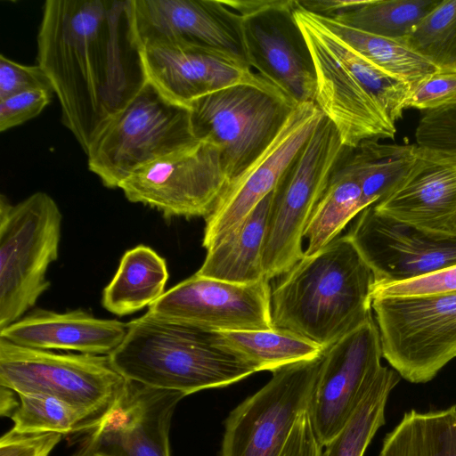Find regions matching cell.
Instances as JSON below:
<instances>
[{
  "label": "cell",
  "mask_w": 456,
  "mask_h": 456,
  "mask_svg": "<svg viewBox=\"0 0 456 456\" xmlns=\"http://www.w3.org/2000/svg\"><path fill=\"white\" fill-rule=\"evenodd\" d=\"M383 358L411 383H426L456 358V293L373 297Z\"/></svg>",
  "instance_id": "9c48e42d"
},
{
  "label": "cell",
  "mask_w": 456,
  "mask_h": 456,
  "mask_svg": "<svg viewBox=\"0 0 456 456\" xmlns=\"http://www.w3.org/2000/svg\"><path fill=\"white\" fill-rule=\"evenodd\" d=\"M456 102V70L440 69L415 86L406 108L429 111Z\"/></svg>",
  "instance_id": "d590c367"
},
{
  "label": "cell",
  "mask_w": 456,
  "mask_h": 456,
  "mask_svg": "<svg viewBox=\"0 0 456 456\" xmlns=\"http://www.w3.org/2000/svg\"><path fill=\"white\" fill-rule=\"evenodd\" d=\"M456 293V264L415 279L374 283L373 297H409Z\"/></svg>",
  "instance_id": "836d02e7"
},
{
  "label": "cell",
  "mask_w": 456,
  "mask_h": 456,
  "mask_svg": "<svg viewBox=\"0 0 456 456\" xmlns=\"http://www.w3.org/2000/svg\"><path fill=\"white\" fill-rule=\"evenodd\" d=\"M417 145L456 152V102L426 111L415 132Z\"/></svg>",
  "instance_id": "e575fe53"
},
{
  "label": "cell",
  "mask_w": 456,
  "mask_h": 456,
  "mask_svg": "<svg viewBox=\"0 0 456 456\" xmlns=\"http://www.w3.org/2000/svg\"><path fill=\"white\" fill-rule=\"evenodd\" d=\"M379 456H456V405L406 412L386 436Z\"/></svg>",
  "instance_id": "484cf974"
},
{
  "label": "cell",
  "mask_w": 456,
  "mask_h": 456,
  "mask_svg": "<svg viewBox=\"0 0 456 456\" xmlns=\"http://www.w3.org/2000/svg\"><path fill=\"white\" fill-rule=\"evenodd\" d=\"M37 42L61 122L86 153L147 83L131 0H47Z\"/></svg>",
  "instance_id": "6da1fadb"
},
{
  "label": "cell",
  "mask_w": 456,
  "mask_h": 456,
  "mask_svg": "<svg viewBox=\"0 0 456 456\" xmlns=\"http://www.w3.org/2000/svg\"><path fill=\"white\" fill-rule=\"evenodd\" d=\"M322 451L308 412L305 411L297 418L280 456H321Z\"/></svg>",
  "instance_id": "ab89813d"
},
{
  "label": "cell",
  "mask_w": 456,
  "mask_h": 456,
  "mask_svg": "<svg viewBox=\"0 0 456 456\" xmlns=\"http://www.w3.org/2000/svg\"><path fill=\"white\" fill-rule=\"evenodd\" d=\"M346 148L325 116L273 191L262 250L269 281L282 276L304 256V232Z\"/></svg>",
  "instance_id": "ba28073f"
},
{
  "label": "cell",
  "mask_w": 456,
  "mask_h": 456,
  "mask_svg": "<svg viewBox=\"0 0 456 456\" xmlns=\"http://www.w3.org/2000/svg\"><path fill=\"white\" fill-rule=\"evenodd\" d=\"M168 279L166 260L155 250L138 245L125 252L118 270L102 292V306L123 316L150 306L164 293Z\"/></svg>",
  "instance_id": "cb8c5ba5"
},
{
  "label": "cell",
  "mask_w": 456,
  "mask_h": 456,
  "mask_svg": "<svg viewBox=\"0 0 456 456\" xmlns=\"http://www.w3.org/2000/svg\"><path fill=\"white\" fill-rule=\"evenodd\" d=\"M323 354L272 371L261 389L236 406L224 422L220 456H280L297 418L308 411Z\"/></svg>",
  "instance_id": "7c38bea8"
},
{
  "label": "cell",
  "mask_w": 456,
  "mask_h": 456,
  "mask_svg": "<svg viewBox=\"0 0 456 456\" xmlns=\"http://www.w3.org/2000/svg\"><path fill=\"white\" fill-rule=\"evenodd\" d=\"M240 16L245 59L295 104L314 102L316 77L295 18L297 0H224Z\"/></svg>",
  "instance_id": "8fae6325"
},
{
  "label": "cell",
  "mask_w": 456,
  "mask_h": 456,
  "mask_svg": "<svg viewBox=\"0 0 456 456\" xmlns=\"http://www.w3.org/2000/svg\"><path fill=\"white\" fill-rule=\"evenodd\" d=\"M195 140L189 108L147 81L93 141L87 165L105 187L116 189L141 167Z\"/></svg>",
  "instance_id": "52a82bcc"
},
{
  "label": "cell",
  "mask_w": 456,
  "mask_h": 456,
  "mask_svg": "<svg viewBox=\"0 0 456 456\" xmlns=\"http://www.w3.org/2000/svg\"><path fill=\"white\" fill-rule=\"evenodd\" d=\"M373 205L398 221L456 235V152L416 144L415 159L404 179Z\"/></svg>",
  "instance_id": "44dd1931"
},
{
  "label": "cell",
  "mask_w": 456,
  "mask_h": 456,
  "mask_svg": "<svg viewBox=\"0 0 456 456\" xmlns=\"http://www.w3.org/2000/svg\"><path fill=\"white\" fill-rule=\"evenodd\" d=\"M226 185L219 149L195 140L141 167L118 188L165 218H206Z\"/></svg>",
  "instance_id": "4fadbf2b"
},
{
  "label": "cell",
  "mask_w": 456,
  "mask_h": 456,
  "mask_svg": "<svg viewBox=\"0 0 456 456\" xmlns=\"http://www.w3.org/2000/svg\"><path fill=\"white\" fill-rule=\"evenodd\" d=\"M266 278L232 283L197 273L166 291L148 311L219 331L274 328L271 287Z\"/></svg>",
  "instance_id": "e0dca14e"
},
{
  "label": "cell",
  "mask_w": 456,
  "mask_h": 456,
  "mask_svg": "<svg viewBox=\"0 0 456 456\" xmlns=\"http://www.w3.org/2000/svg\"><path fill=\"white\" fill-rule=\"evenodd\" d=\"M346 235L370 267L374 283L404 281L456 264V235L398 221L374 205L360 212Z\"/></svg>",
  "instance_id": "9a60e30c"
},
{
  "label": "cell",
  "mask_w": 456,
  "mask_h": 456,
  "mask_svg": "<svg viewBox=\"0 0 456 456\" xmlns=\"http://www.w3.org/2000/svg\"><path fill=\"white\" fill-rule=\"evenodd\" d=\"M62 215L37 191L12 205L0 197V330L22 318L49 289L46 273L58 259Z\"/></svg>",
  "instance_id": "5b68a950"
},
{
  "label": "cell",
  "mask_w": 456,
  "mask_h": 456,
  "mask_svg": "<svg viewBox=\"0 0 456 456\" xmlns=\"http://www.w3.org/2000/svg\"><path fill=\"white\" fill-rule=\"evenodd\" d=\"M382 357L373 314L325 350L307 411L322 446L345 426L383 367Z\"/></svg>",
  "instance_id": "5bb4252c"
},
{
  "label": "cell",
  "mask_w": 456,
  "mask_h": 456,
  "mask_svg": "<svg viewBox=\"0 0 456 456\" xmlns=\"http://www.w3.org/2000/svg\"><path fill=\"white\" fill-rule=\"evenodd\" d=\"M109 354L55 353L0 338V386L15 394H45L66 402L87 419L92 431L127 385Z\"/></svg>",
  "instance_id": "8992f818"
},
{
  "label": "cell",
  "mask_w": 456,
  "mask_h": 456,
  "mask_svg": "<svg viewBox=\"0 0 456 456\" xmlns=\"http://www.w3.org/2000/svg\"><path fill=\"white\" fill-rule=\"evenodd\" d=\"M109 355L126 379L184 395L229 386L257 372L224 346L219 330L149 311L127 323L124 340Z\"/></svg>",
  "instance_id": "277c9868"
},
{
  "label": "cell",
  "mask_w": 456,
  "mask_h": 456,
  "mask_svg": "<svg viewBox=\"0 0 456 456\" xmlns=\"http://www.w3.org/2000/svg\"><path fill=\"white\" fill-rule=\"evenodd\" d=\"M364 1L365 0H298V4L310 12L332 18L340 12L362 5Z\"/></svg>",
  "instance_id": "60d3db41"
},
{
  "label": "cell",
  "mask_w": 456,
  "mask_h": 456,
  "mask_svg": "<svg viewBox=\"0 0 456 456\" xmlns=\"http://www.w3.org/2000/svg\"><path fill=\"white\" fill-rule=\"evenodd\" d=\"M440 2L441 0H365L362 5L340 12L332 19L370 34L402 39Z\"/></svg>",
  "instance_id": "4dcf8cb0"
},
{
  "label": "cell",
  "mask_w": 456,
  "mask_h": 456,
  "mask_svg": "<svg viewBox=\"0 0 456 456\" xmlns=\"http://www.w3.org/2000/svg\"><path fill=\"white\" fill-rule=\"evenodd\" d=\"M326 27L373 64L409 84L412 89L440 70L400 39L370 34L321 16Z\"/></svg>",
  "instance_id": "f1b7e54d"
},
{
  "label": "cell",
  "mask_w": 456,
  "mask_h": 456,
  "mask_svg": "<svg viewBox=\"0 0 456 456\" xmlns=\"http://www.w3.org/2000/svg\"><path fill=\"white\" fill-rule=\"evenodd\" d=\"M374 277L346 234L282 275L271 294L275 328L324 350L372 314Z\"/></svg>",
  "instance_id": "3957f363"
},
{
  "label": "cell",
  "mask_w": 456,
  "mask_h": 456,
  "mask_svg": "<svg viewBox=\"0 0 456 456\" xmlns=\"http://www.w3.org/2000/svg\"><path fill=\"white\" fill-rule=\"evenodd\" d=\"M400 40L440 69L456 70V0H441Z\"/></svg>",
  "instance_id": "d6a6232c"
},
{
  "label": "cell",
  "mask_w": 456,
  "mask_h": 456,
  "mask_svg": "<svg viewBox=\"0 0 456 456\" xmlns=\"http://www.w3.org/2000/svg\"><path fill=\"white\" fill-rule=\"evenodd\" d=\"M400 375L383 366L365 391L341 430L324 446L321 456H363L369 444L385 424V408Z\"/></svg>",
  "instance_id": "f546056e"
},
{
  "label": "cell",
  "mask_w": 456,
  "mask_h": 456,
  "mask_svg": "<svg viewBox=\"0 0 456 456\" xmlns=\"http://www.w3.org/2000/svg\"><path fill=\"white\" fill-rule=\"evenodd\" d=\"M365 208L360 183L338 166L305 229L307 246L304 255L312 256L322 249Z\"/></svg>",
  "instance_id": "83f0119b"
},
{
  "label": "cell",
  "mask_w": 456,
  "mask_h": 456,
  "mask_svg": "<svg viewBox=\"0 0 456 456\" xmlns=\"http://www.w3.org/2000/svg\"><path fill=\"white\" fill-rule=\"evenodd\" d=\"M19 401L8 415L12 430L20 434L92 431L87 419L75 407L45 394H17Z\"/></svg>",
  "instance_id": "1f68e13d"
},
{
  "label": "cell",
  "mask_w": 456,
  "mask_h": 456,
  "mask_svg": "<svg viewBox=\"0 0 456 456\" xmlns=\"http://www.w3.org/2000/svg\"><path fill=\"white\" fill-rule=\"evenodd\" d=\"M35 89L53 90L44 69L38 65H25L0 55V100Z\"/></svg>",
  "instance_id": "8d00e7d4"
},
{
  "label": "cell",
  "mask_w": 456,
  "mask_h": 456,
  "mask_svg": "<svg viewBox=\"0 0 456 456\" xmlns=\"http://www.w3.org/2000/svg\"><path fill=\"white\" fill-rule=\"evenodd\" d=\"M323 116L315 102L296 105L270 145L227 183L205 218L202 246L207 250L229 235L276 188Z\"/></svg>",
  "instance_id": "2e32d148"
},
{
  "label": "cell",
  "mask_w": 456,
  "mask_h": 456,
  "mask_svg": "<svg viewBox=\"0 0 456 456\" xmlns=\"http://www.w3.org/2000/svg\"><path fill=\"white\" fill-rule=\"evenodd\" d=\"M416 144L365 141L347 149L338 167L360 183L367 207L389 196L402 183L415 159Z\"/></svg>",
  "instance_id": "d4e9b609"
},
{
  "label": "cell",
  "mask_w": 456,
  "mask_h": 456,
  "mask_svg": "<svg viewBox=\"0 0 456 456\" xmlns=\"http://www.w3.org/2000/svg\"><path fill=\"white\" fill-rule=\"evenodd\" d=\"M296 105L285 95L237 85L195 100L189 110L194 137L219 149L228 183L270 145Z\"/></svg>",
  "instance_id": "30bf717a"
},
{
  "label": "cell",
  "mask_w": 456,
  "mask_h": 456,
  "mask_svg": "<svg viewBox=\"0 0 456 456\" xmlns=\"http://www.w3.org/2000/svg\"><path fill=\"white\" fill-rule=\"evenodd\" d=\"M273 191L229 235L207 250L197 274L239 284L265 278L262 250Z\"/></svg>",
  "instance_id": "603a6c76"
},
{
  "label": "cell",
  "mask_w": 456,
  "mask_h": 456,
  "mask_svg": "<svg viewBox=\"0 0 456 456\" xmlns=\"http://www.w3.org/2000/svg\"><path fill=\"white\" fill-rule=\"evenodd\" d=\"M224 346L244 358L257 371L322 356L325 350L306 338L280 328L219 331Z\"/></svg>",
  "instance_id": "4316f807"
},
{
  "label": "cell",
  "mask_w": 456,
  "mask_h": 456,
  "mask_svg": "<svg viewBox=\"0 0 456 456\" xmlns=\"http://www.w3.org/2000/svg\"><path fill=\"white\" fill-rule=\"evenodd\" d=\"M142 58L147 81L169 100L188 108L199 98L237 85L285 95L253 71L245 59L224 50L148 47L142 50Z\"/></svg>",
  "instance_id": "ffe728a7"
},
{
  "label": "cell",
  "mask_w": 456,
  "mask_h": 456,
  "mask_svg": "<svg viewBox=\"0 0 456 456\" xmlns=\"http://www.w3.org/2000/svg\"><path fill=\"white\" fill-rule=\"evenodd\" d=\"M131 14L142 50L202 46L245 59L240 16L224 0H131Z\"/></svg>",
  "instance_id": "ac0fdd59"
},
{
  "label": "cell",
  "mask_w": 456,
  "mask_h": 456,
  "mask_svg": "<svg viewBox=\"0 0 456 456\" xmlns=\"http://www.w3.org/2000/svg\"><path fill=\"white\" fill-rule=\"evenodd\" d=\"M184 396L128 380L77 456H170L171 419Z\"/></svg>",
  "instance_id": "d6986e66"
},
{
  "label": "cell",
  "mask_w": 456,
  "mask_h": 456,
  "mask_svg": "<svg viewBox=\"0 0 456 456\" xmlns=\"http://www.w3.org/2000/svg\"><path fill=\"white\" fill-rule=\"evenodd\" d=\"M62 436L56 432L20 434L11 429L0 439V456H48Z\"/></svg>",
  "instance_id": "f35d334b"
},
{
  "label": "cell",
  "mask_w": 456,
  "mask_h": 456,
  "mask_svg": "<svg viewBox=\"0 0 456 456\" xmlns=\"http://www.w3.org/2000/svg\"><path fill=\"white\" fill-rule=\"evenodd\" d=\"M295 18L314 61V102L343 145L354 149L365 141L393 139L412 87L354 51L298 0Z\"/></svg>",
  "instance_id": "7a4b0ae2"
},
{
  "label": "cell",
  "mask_w": 456,
  "mask_h": 456,
  "mask_svg": "<svg viewBox=\"0 0 456 456\" xmlns=\"http://www.w3.org/2000/svg\"><path fill=\"white\" fill-rule=\"evenodd\" d=\"M53 92L35 89L0 100V131L20 126L38 116L51 102Z\"/></svg>",
  "instance_id": "74e56055"
},
{
  "label": "cell",
  "mask_w": 456,
  "mask_h": 456,
  "mask_svg": "<svg viewBox=\"0 0 456 456\" xmlns=\"http://www.w3.org/2000/svg\"><path fill=\"white\" fill-rule=\"evenodd\" d=\"M127 323L94 317L76 309L66 313L37 309L0 330V338L25 347L110 354L124 340Z\"/></svg>",
  "instance_id": "7402d4cb"
}]
</instances>
